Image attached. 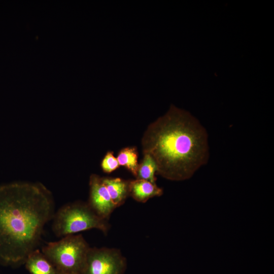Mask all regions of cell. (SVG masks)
Returning a JSON list of instances; mask_svg holds the SVG:
<instances>
[{
	"label": "cell",
	"mask_w": 274,
	"mask_h": 274,
	"mask_svg": "<svg viewBox=\"0 0 274 274\" xmlns=\"http://www.w3.org/2000/svg\"><path fill=\"white\" fill-rule=\"evenodd\" d=\"M206 130L190 113L172 105L151 123L142 139L143 154L156 163L157 173L170 180L190 178L209 158Z\"/></svg>",
	"instance_id": "cell-1"
},
{
	"label": "cell",
	"mask_w": 274,
	"mask_h": 274,
	"mask_svg": "<svg viewBox=\"0 0 274 274\" xmlns=\"http://www.w3.org/2000/svg\"><path fill=\"white\" fill-rule=\"evenodd\" d=\"M54 214L52 195L42 184L1 185L0 258L9 262L25 260L36 249Z\"/></svg>",
	"instance_id": "cell-2"
},
{
	"label": "cell",
	"mask_w": 274,
	"mask_h": 274,
	"mask_svg": "<svg viewBox=\"0 0 274 274\" xmlns=\"http://www.w3.org/2000/svg\"><path fill=\"white\" fill-rule=\"evenodd\" d=\"M52 229L58 237L74 234L91 229L106 232L108 225L88 203L75 202L66 204L54 214Z\"/></svg>",
	"instance_id": "cell-3"
},
{
	"label": "cell",
	"mask_w": 274,
	"mask_h": 274,
	"mask_svg": "<svg viewBox=\"0 0 274 274\" xmlns=\"http://www.w3.org/2000/svg\"><path fill=\"white\" fill-rule=\"evenodd\" d=\"M90 247L81 235L71 234L48 243L42 253L60 271L81 274Z\"/></svg>",
	"instance_id": "cell-4"
},
{
	"label": "cell",
	"mask_w": 274,
	"mask_h": 274,
	"mask_svg": "<svg viewBox=\"0 0 274 274\" xmlns=\"http://www.w3.org/2000/svg\"><path fill=\"white\" fill-rule=\"evenodd\" d=\"M125 260L115 249L89 248L82 274H122Z\"/></svg>",
	"instance_id": "cell-5"
},
{
	"label": "cell",
	"mask_w": 274,
	"mask_h": 274,
	"mask_svg": "<svg viewBox=\"0 0 274 274\" xmlns=\"http://www.w3.org/2000/svg\"><path fill=\"white\" fill-rule=\"evenodd\" d=\"M89 186L88 204L99 216L104 219H108L116 207L103 183L102 177L95 174L91 175Z\"/></svg>",
	"instance_id": "cell-6"
},
{
	"label": "cell",
	"mask_w": 274,
	"mask_h": 274,
	"mask_svg": "<svg viewBox=\"0 0 274 274\" xmlns=\"http://www.w3.org/2000/svg\"><path fill=\"white\" fill-rule=\"evenodd\" d=\"M128 192L133 198L141 202H145L152 197L160 196L163 194L162 189L156 183L138 179L129 181Z\"/></svg>",
	"instance_id": "cell-7"
},
{
	"label": "cell",
	"mask_w": 274,
	"mask_h": 274,
	"mask_svg": "<svg viewBox=\"0 0 274 274\" xmlns=\"http://www.w3.org/2000/svg\"><path fill=\"white\" fill-rule=\"evenodd\" d=\"M25 261L31 274H57L53 263L39 249L31 252Z\"/></svg>",
	"instance_id": "cell-8"
},
{
	"label": "cell",
	"mask_w": 274,
	"mask_h": 274,
	"mask_svg": "<svg viewBox=\"0 0 274 274\" xmlns=\"http://www.w3.org/2000/svg\"><path fill=\"white\" fill-rule=\"evenodd\" d=\"M102 181L116 207L123 203L129 195V181L120 178L102 177Z\"/></svg>",
	"instance_id": "cell-9"
},
{
	"label": "cell",
	"mask_w": 274,
	"mask_h": 274,
	"mask_svg": "<svg viewBox=\"0 0 274 274\" xmlns=\"http://www.w3.org/2000/svg\"><path fill=\"white\" fill-rule=\"evenodd\" d=\"M138 152L136 147H127L120 150L117 155L119 165L125 167L135 177L139 166Z\"/></svg>",
	"instance_id": "cell-10"
},
{
	"label": "cell",
	"mask_w": 274,
	"mask_h": 274,
	"mask_svg": "<svg viewBox=\"0 0 274 274\" xmlns=\"http://www.w3.org/2000/svg\"><path fill=\"white\" fill-rule=\"evenodd\" d=\"M157 171V167L154 159L150 155L144 154L143 160L139 164L136 178L155 183V175Z\"/></svg>",
	"instance_id": "cell-11"
},
{
	"label": "cell",
	"mask_w": 274,
	"mask_h": 274,
	"mask_svg": "<svg viewBox=\"0 0 274 274\" xmlns=\"http://www.w3.org/2000/svg\"><path fill=\"white\" fill-rule=\"evenodd\" d=\"M119 164L113 152L108 151L101 162V167L104 172L111 173L119 167Z\"/></svg>",
	"instance_id": "cell-12"
},
{
	"label": "cell",
	"mask_w": 274,
	"mask_h": 274,
	"mask_svg": "<svg viewBox=\"0 0 274 274\" xmlns=\"http://www.w3.org/2000/svg\"><path fill=\"white\" fill-rule=\"evenodd\" d=\"M58 274H79V273H73V272H59V273Z\"/></svg>",
	"instance_id": "cell-13"
}]
</instances>
